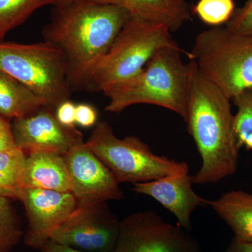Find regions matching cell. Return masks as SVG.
<instances>
[{
    "instance_id": "cell-1",
    "label": "cell",
    "mask_w": 252,
    "mask_h": 252,
    "mask_svg": "<svg viewBox=\"0 0 252 252\" xmlns=\"http://www.w3.org/2000/svg\"><path fill=\"white\" fill-rule=\"evenodd\" d=\"M129 17L119 6L93 0H74L63 7L55 6L42 34L44 41L57 46L67 60L71 87L94 89V66Z\"/></svg>"
},
{
    "instance_id": "cell-2",
    "label": "cell",
    "mask_w": 252,
    "mask_h": 252,
    "mask_svg": "<svg viewBox=\"0 0 252 252\" xmlns=\"http://www.w3.org/2000/svg\"><path fill=\"white\" fill-rule=\"evenodd\" d=\"M190 76L186 123L200 158L201 166L190 175L193 185L215 184L234 175L240 147L234 130L230 100L188 63Z\"/></svg>"
},
{
    "instance_id": "cell-3",
    "label": "cell",
    "mask_w": 252,
    "mask_h": 252,
    "mask_svg": "<svg viewBox=\"0 0 252 252\" xmlns=\"http://www.w3.org/2000/svg\"><path fill=\"white\" fill-rule=\"evenodd\" d=\"M181 53L189 56L179 45L161 48L137 75L103 91L109 99L105 110L120 113L135 104H152L176 113L186 122L190 70Z\"/></svg>"
},
{
    "instance_id": "cell-4",
    "label": "cell",
    "mask_w": 252,
    "mask_h": 252,
    "mask_svg": "<svg viewBox=\"0 0 252 252\" xmlns=\"http://www.w3.org/2000/svg\"><path fill=\"white\" fill-rule=\"evenodd\" d=\"M189 58L230 99L252 88V35L210 28L199 33Z\"/></svg>"
},
{
    "instance_id": "cell-5",
    "label": "cell",
    "mask_w": 252,
    "mask_h": 252,
    "mask_svg": "<svg viewBox=\"0 0 252 252\" xmlns=\"http://www.w3.org/2000/svg\"><path fill=\"white\" fill-rule=\"evenodd\" d=\"M0 70L31 89L54 109L70 99L68 65L64 54L49 41L18 44L0 41Z\"/></svg>"
},
{
    "instance_id": "cell-6",
    "label": "cell",
    "mask_w": 252,
    "mask_h": 252,
    "mask_svg": "<svg viewBox=\"0 0 252 252\" xmlns=\"http://www.w3.org/2000/svg\"><path fill=\"white\" fill-rule=\"evenodd\" d=\"M165 25L130 16L122 31L94 66V89L103 91L137 75L154 54L165 46L178 45Z\"/></svg>"
},
{
    "instance_id": "cell-7",
    "label": "cell",
    "mask_w": 252,
    "mask_h": 252,
    "mask_svg": "<svg viewBox=\"0 0 252 252\" xmlns=\"http://www.w3.org/2000/svg\"><path fill=\"white\" fill-rule=\"evenodd\" d=\"M86 145L119 184L151 182L189 169L186 162L157 155L138 137H117L108 123H97Z\"/></svg>"
},
{
    "instance_id": "cell-8",
    "label": "cell",
    "mask_w": 252,
    "mask_h": 252,
    "mask_svg": "<svg viewBox=\"0 0 252 252\" xmlns=\"http://www.w3.org/2000/svg\"><path fill=\"white\" fill-rule=\"evenodd\" d=\"M114 252H201L200 245L178 224L157 212H135L120 221Z\"/></svg>"
},
{
    "instance_id": "cell-9",
    "label": "cell",
    "mask_w": 252,
    "mask_h": 252,
    "mask_svg": "<svg viewBox=\"0 0 252 252\" xmlns=\"http://www.w3.org/2000/svg\"><path fill=\"white\" fill-rule=\"evenodd\" d=\"M120 221L107 202L78 204L50 240L83 251L112 252L117 245Z\"/></svg>"
},
{
    "instance_id": "cell-10",
    "label": "cell",
    "mask_w": 252,
    "mask_h": 252,
    "mask_svg": "<svg viewBox=\"0 0 252 252\" xmlns=\"http://www.w3.org/2000/svg\"><path fill=\"white\" fill-rule=\"evenodd\" d=\"M64 158L72 183V193L79 205L124 198L119 183L112 172L83 142Z\"/></svg>"
},
{
    "instance_id": "cell-11",
    "label": "cell",
    "mask_w": 252,
    "mask_h": 252,
    "mask_svg": "<svg viewBox=\"0 0 252 252\" xmlns=\"http://www.w3.org/2000/svg\"><path fill=\"white\" fill-rule=\"evenodd\" d=\"M21 200L28 220L25 244L41 250L51 235L77 207V200L71 192L25 187Z\"/></svg>"
},
{
    "instance_id": "cell-12",
    "label": "cell",
    "mask_w": 252,
    "mask_h": 252,
    "mask_svg": "<svg viewBox=\"0 0 252 252\" xmlns=\"http://www.w3.org/2000/svg\"><path fill=\"white\" fill-rule=\"evenodd\" d=\"M55 111L43 107L30 115L14 119L11 126L18 148L26 154L42 152L64 155L84 142L80 131L61 124Z\"/></svg>"
},
{
    "instance_id": "cell-13",
    "label": "cell",
    "mask_w": 252,
    "mask_h": 252,
    "mask_svg": "<svg viewBox=\"0 0 252 252\" xmlns=\"http://www.w3.org/2000/svg\"><path fill=\"white\" fill-rule=\"evenodd\" d=\"M133 185L134 191L157 200L171 212L177 224L187 231L192 230L193 212L199 207L207 206L208 201L194 191L189 169Z\"/></svg>"
},
{
    "instance_id": "cell-14",
    "label": "cell",
    "mask_w": 252,
    "mask_h": 252,
    "mask_svg": "<svg viewBox=\"0 0 252 252\" xmlns=\"http://www.w3.org/2000/svg\"><path fill=\"white\" fill-rule=\"evenodd\" d=\"M23 186L72 193V183L64 156L51 152L27 154Z\"/></svg>"
},
{
    "instance_id": "cell-15",
    "label": "cell",
    "mask_w": 252,
    "mask_h": 252,
    "mask_svg": "<svg viewBox=\"0 0 252 252\" xmlns=\"http://www.w3.org/2000/svg\"><path fill=\"white\" fill-rule=\"evenodd\" d=\"M119 6L132 17L165 25L172 32L178 31L191 18L185 0H93Z\"/></svg>"
},
{
    "instance_id": "cell-16",
    "label": "cell",
    "mask_w": 252,
    "mask_h": 252,
    "mask_svg": "<svg viewBox=\"0 0 252 252\" xmlns=\"http://www.w3.org/2000/svg\"><path fill=\"white\" fill-rule=\"evenodd\" d=\"M215 213L229 226L234 238L252 243V194L231 190L207 201Z\"/></svg>"
},
{
    "instance_id": "cell-17",
    "label": "cell",
    "mask_w": 252,
    "mask_h": 252,
    "mask_svg": "<svg viewBox=\"0 0 252 252\" xmlns=\"http://www.w3.org/2000/svg\"><path fill=\"white\" fill-rule=\"evenodd\" d=\"M45 107L44 102L16 79L0 70V115L18 119Z\"/></svg>"
},
{
    "instance_id": "cell-18",
    "label": "cell",
    "mask_w": 252,
    "mask_h": 252,
    "mask_svg": "<svg viewBox=\"0 0 252 252\" xmlns=\"http://www.w3.org/2000/svg\"><path fill=\"white\" fill-rule=\"evenodd\" d=\"M27 154L21 149L0 152V196L9 199L21 197Z\"/></svg>"
},
{
    "instance_id": "cell-19",
    "label": "cell",
    "mask_w": 252,
    "mask_h": 252,
    "mask_svg": "<svg viewBox=\"0 0 252 252\" xmlns=\"http://www.w3.org/2000/svg\"><path fill=\"white\" fill-rule=\"evenodd\" d=\"M58 0H0V41L9 31L23 24L38 9Z\"/></svg>"
},
{
    "instance_id": "cell-20",
    "label": "cell",
    "mask_w": 252,
    "mask_h": 252,
    "mask_svg": "<svg viewBox=\"0 0 252 252\" xmlns=\"http://www.w3.org/2000/svg\"><path fill=\"white\" fill-rule=\"evenodd\" d=\"M232 100L237 107L234 130L239 146L252 152V88L244 91Z\"/></svg>"
},
{
    "instance_id": "cell-21",
    "label": "cell",
    "mask_w": 252,
    "mask_h": 252,
    "mask_svg": "<svg viewBox=\"0 0 252 252\" xmlns=\"http://www.w3.org/2000/svg\"><path fill=\"white\" fill-rule=\"evenodd\" d=\"M11 199L0 196V252H9L23 235Z\"/></svg>"
},
{
    "instance_id": "cell-22",
    "label": "cell",
    "mask_w": 252,
    "mask_h": 252,
    "mask_svg": "<svg viewBox=\"0 0 252 252\" xmlns=\"http://www.w3.org/2000/svg\"><path fill=\"white\" fill-rule=\"evenodd\" d=\"M235 10L233 0H199L193 12L202 22L217 27L228 22Z\"/></svg>"
},
{
    "instance_id": "cell-23",
    "label": "cell",
    "mask_w": 252,
    "mask_h": 252,
    "mask_svg": "<svg viewBox=\"0 0 252 252\" xmlns=\"http://www.w3.org/2000/svg\"><path fill=\"white\" fill-rule=\"evenodd\" d=\"M225 27L238 34L252 35V0H248L243 6L235 10Z\"/></svg>"
},
{
    "instance_id": "cell-24",
    "label": "cell",
    "mask_w": 252,
    "mask_h": 252,
    "mask_svg": "<svg viewBox=\"0 0 252 252\" xmlns=\"http://www.w3.org/2000/svg\"><path fill=\"white\" fill-rule=\"evenodd\" d=\"M97 112L92 105L81 103L76 105L75 124L91 127L97 124Z\"/></svg>"
},
{
    "instance_id": "cell-25",
    "label": "cell",
    "mask_w": 252,
    "mask_h": 252,
    "mask_svg": "<svg viewBox=\"0 0 252 252\" xmlns=\"http://www.w3.org/2000/svg\"><path fill=\"white\" fill-rule=\"evenodd\" d=\"M76 104L70 99L64 101L56 109V117L63 126L74 127L75 124Z\"/></svg>"
},
{
    "instance_id": "cell-26",
    "label": "cell",
    "mask_w": 252,
    "mask_h": 252,
    "mask_svg": "<svg viewBox=\"0 0 252 252\" xmlns=\"http://www.w3.org/2000/svg\"><path fill=\"white\" fill-rule=\"evenodd\" d=\"M18 148L13 134L12 126L0 115V152Z\"/></svg>"
},
{
    "instance_id": "cell-27",
    "label": "cell",
    "mask_w": 252,
    "mask_h": 252,
    "mask_svg": "<svg viewBox=\"0 0 252 252\" xmlns=\"http://www.w3.org/2000/svg\"><path fill=\"white\" fill-rule=\"evenodd\" d=\"M40 252H91L83 251V250H78V249L72 248V247L67 246V245H62L55 243L54 241L49 240L47 243L40 250ZM114 252V251L110 252Z\"/></svg>"
},
{
    "instance_id": "cell-28",
    "label": "cell",
    "mask_w": 252,
    "mask_h": 252,
    "mask_svg": "<svg viewBox=\"0 0 252 252\" xmlns=\"http://www.w3.org/2000/svg\"><path fill=\"white\" fill-rule=\"evenodd\" d=\"M225 252H252V243L240 241L233 238Z\"/></svg>"
},
{
    "instance_id": "cell-29",
    "label": "cell",
    "mask_w": 252,
    "mask_h": 252,
    "mask_svg": "<svg viewBox=\"0 0 252 252\" xmlns=\"http://www.w3.org/2000/svg\"><path fill=\"white\" fill-rule=\"evenodd\" d=\"M74 0H58L57 4H56V6L57 7H63V6H66V5H68L72 3V1H74Z\"/></svg>"
}]
</instances>
